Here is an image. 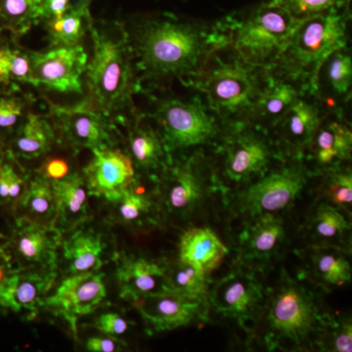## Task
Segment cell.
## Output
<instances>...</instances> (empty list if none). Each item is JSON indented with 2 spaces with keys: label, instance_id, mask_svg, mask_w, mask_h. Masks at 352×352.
<instances>
[{
  "label": "cell",
  "instance_id": "cell-18",
  "mask_svg": "<svg viewBox=\"0 0 352 352\" xmlns=\"http://www.w3.org/2000/svg\"><path fill=\"white\" fill-rule=\"evenodd\" d=\"M57 277V270L15 268L0 283V314L20 315L25 320L36 318Z\"/></svg>",
  "mask_w": 352,
  "mask_h": 352
},
{
  "label": "cell",
  "instance_id": "cell-21",
  "mask_svg": "<svg viewBox=\"0 0 352 352\" xmlns=\"http://www.w3.org/2000/svg\"><path fill=\"white\" fill-rule=\"evenodd\" d=\"M87 224L69 233L60 247L58 266L61 264L65 275L96 272L107 263L110 242L105 233Z\"/></svg>",
  "mask_w": 352,
  "mask_h": 352
},
{
  "label": "cell",
  "instance_id": "cell-19",
  "mask_svg": "<svg viewBox=\"0 0 352 352\" xmlns=\"http://www.w3.org/2000/svg\"><path fill=\"white\" fill-rule=\"evenodd\" d=\"M94 157L83 168L90 195L113 201L138 179L135 168L126 152L113 147L92 151Z\"/></svg>",
  "mask_w": 352,
  "mask_h": 352
},
{
  "label": "cell",
  "instance_id": "cell-45",
  "mask_svg": "<svg viewBox=\"0 0 352 352\" xmlns=\"http://www.w3.org/2000/svg\"><path fill=\"white\" fill-rule=\"evenodd\" d=\"M71 0H43L41 21L50 23L59 19L68 9Z\"/></svg>",
  "mask_w": 352,
  "mask_h": 352
},
{
  "label": "cell",
  "instance_id": "cell-27",
  "mask_svg": "<svg viewBox=\"0 0 352 352\" xmlns=\"http://www.w3.org/2000/svg\"><path fill=\"white\" fill-rule=\"evenodd\" d=\"M226 245L208 227H192L178 244V259L208 275L217 270L228 254Z\"/></svg>",
  "mask_w": 352,
  "mask_h": 352
},
{
  "label": "cell",
  "instance_id": "cell-11",
  "mask_svg": "<svg viewBox=\"0 0 352 352\" xmlns=\"http://www.w3.org/2000/svg\"><path fill=\"white\" fill-rule=\"evenodd\" d=\"M266 294L267 289L254 270L237 266L208 289V305L222 317L251 330L263 311Z\"/></svg>",
  "mask_w": 352,
  "mask_h": 352
},
{
  "label": "cell",
  "instance_id": "cell-29",
  "mask_svg": "<svg viewBox=\"0 0 352 352\" xmlns=\"http://www.w3.org/2000/svg\"><path fill=\"white\" fill-rule=\"evenodd\" d=\"M57 141V132L52 122L29 113L19 127L7 141L6 150L15 159L36 160L47 155Z\"/></svg>",
  "mask_w": 352,
  "mask_h": 352
},
{
  "label": "cell",
  "instance_id": "cell-16",
  "mask_svg": "<svg viewBox=\"0 0 352 352\" xmlns=\"http://www.w3.org/2000/svg\"><path fill=\"white\" fill-rule=\"evenodd\" d=\"M329 112L314 95L298 97L282 119L270 131L278 150L284 157H305L315 132Z\"/></svg>",
  "mask_w": 352,
  "mask_h": 352
},
{
  "label": "cell",
  "instance_id": "cell-23",
  "mask_svg": "<svg viewBox=\"0 0 352 352\" xmlns=\"http://www.w3.org/2000/svg\"><path fill=\"white\" fill-rule=\"evenodd\" d=\"M113 261H116V278L120 296L127 302L168 291L164 263L118 252Z\"/></svg>",
  "mask_w": 352,
  "mask_h": 352
},
{
  "label": "cell",
  "instance_id": "cell-49",
  "mask_svg": "<svg viewBox=\"0 0 352 352\" xmlns=\"http://www.w3.org/2000/svg\"><path fill=\"white\" fill-rule=\"evenodd\" d=\"M3 154H4V153H3ZM3 154H2L1 156H0V164H1L2 157H3Z\"/></svg>",
  "mask_w": 352,
  "mask_h": 352
},
{
  "label": "cell",
  "instance_id": "cell-30",
  "mask_svg": "<svg viewBox=\"0 0 352 352\" xmlns=\"http://www.w3.org/2000/svg\"><path fill=\"white\" fill-rule=\"evenodd\" d=\"M305 92L296 83L270 74V82L259 99L251 124L270 132Z\"/></svg>",
  "mask_w": 352,
  "mask_h": 352
},
{
  "label": "cell",
  "instance_id": "cell-40",
  "mask_svg": "<svg viewBox=\"0 0 352 352\" xmlns=\"http://www.w3.org/2000/svg\"><path fill=\"white\" fill-rule=\"evenodd\" d=\"M271 6L281 7L298 20L307 19L351 6V0H270Z\"/></svg>",
  "mask_w": 352,
  "mask_h": 352
},
{
  "label": "cell",
  "instance_id": "cell-31",
  "mask_svg": "<svg viewBox=\"0 0 352 352\" xmlns=\"http://www.w3.org/2000/svg\"><path fill=\"white\" fill-rule=\"evenodd\" d=\"M58 208L51 180L43 173L30 177L29 184L12 219L46 227H56Z\"/></svg>",
  "mask_w": 352,
  "mask_h": 352
},
{
  "label": "cell",
  "instance_id": "cell-9",
  "mask_svg": "<svg viewBox=\"0 0 352 352\" xmlns=\"http://www.w3.org/2000/svg\"><path fill=\"white\" fill-rule=\"evenodd\" d=\"M215 173L222 186L239 187L263 175L286 159L270 132L251 124L226 129L212 149Z\"/></svg>",
  "mask_w": 352,
  "mask_h": 352
},
{
  "label": "cell",
  "instance_id": "cell-33",
  "mask_svg": "<svg viewBox=\"0 0 352 352\" xmlns=\"http://www.w3.org/2000/svg\"><path fill=\"white\" fill-rule=\"evenodd\" d=\"M94 0H76L59 19L46 23L48 38L52 46L75 45L89 31L94 22L91 6Z\"/></svg>",
  "mask_w": 352,
  "mask_h": 352
},
{
  "label": "cell",
  "instance_id": "cell-41",
  "mask_svg": "<svg viewBox=\"0 0 352 352\" xmlns=\"http://www.w3.org/2000/svg\"><path fill=\"white\" fill-rule=\"evenodd\" d=\"M25 110V102L23 99L0 92V138L6 145L27 116Z\"/></svg>",
  "mask_w": 352,
  "mask_h": 352
},
{
  "label": "cell",
  "instance_id": "cell-5",
  "mask_svg": "<svg viewBox=\"0 0 352 352\" xmlns=\"http://www.w3.org/2000/svg\"><path fill=\"white\" fill-rule=\"evenodd\" d=\"M351 6L300 21L270 73L314 94L317 73L333 51L349 46Z\"/></svg>",
  "mask_w": 352,
  "mask_h": 352
},
{
  "label": "cell",
  "instance_id": "cell-15",
  "mask_svg": "<svg viewBox=\"0 0 352 352\" xmlns=\"http://www.w3.org/2000/svg\"><path fill=\"white\" fill-rule=\"evenodd\" d=\"M34 87L60 94H82V75L88 56L80 43L57 45L43 52H29Z\"/></svg>",
  "mask_w": 352,
  "mask_h": 352
},
{
  "label": "cell",
  "instance_id": "cell-8",
  "mask_svg": "<svg viewBox=\"0 0 352 352\" xmlns=\"http://www.w3.org/2000/svg\"><path fill=\"white\" fill-rule=\"evenodd\" d=\"M154 195L161 214L187 219L215 192H223L212 155L195 151L173 157L154 180Z\"/></svg>",
  "mask_w": 352,
  "mask_h": 352
},
{
  "label": "cell",
  "instance_id": "cell-34",
  "mask_svg": "<svg viewBox=\"0 0 352 352\" xmlns=\"http://www.w3.org/2000/svg\"><path fill=\"white\" fill-rule=\"evenodd\" d=\"M22 85H34L29 52L9 41H0V92L11 94Z\"/></svg>",
  "mask_w": 352,
  "mask_h": 352
},
{
  "label": "cell",
  "instance_id": "cell-7",
  "mask_svg": "<svg viewBox=\"0 0 352 352\" xmlns=\"http://www.w3.org/2000/svg\"><path fill=\"white\" fill-rule=\"evenodd\" d=\"M145 115L154 120L173 157L204 151L205 148L214 149L226 131L197 92L186 100L176 96L157 99L152 112Z\"/></svg>",
  "mask_w": 352,
  "mask_h": 352
},
{
  "label": "cell",
  "instance_id": "cell-3",
  "mask_svg": "<svg viewBox=\"0 0 352 352\" xmlns=\"http://www.w3.org/2000/svg\"><path fill=\"white\" fill-rule=\"evenodd\" d=\"M270 78L268 69L247 63L226 44L210 55L189 88L229 129L251 124Z\"/></svg>",
  "mask_w": 352,
  "mask_h": 352
},
{
  "label": "cell",
  "instance_id": "cell-48",
  "mask_svg": "<svg viewBox=\"0 0 352 352\" xmlns=\"http://www.w3.org/2000/svg\"><path fill=\"white\" fill-rule=\"evenodd\" d=\"M6 152V143H4L3 139L0 138V156Z\"/></svg>",
  "mask_w": 352,
  "mask_h": 352
},
{
  "label": "cell",
  "instance_id": "cell-46",
  "mask_svg": "<svg viewBox=\"0 0 352 352\" xmlns=\"http://www.w3.org/2000/svg\"><path fill=\"white\" fill-rule=\"evenodd\" d=\"M14 270H15V266H14L12 259H11V256H9L8 252H7L6 248L0 250V283H1Z\"/></svg>",
  "mask_w": 352,
  "mask_h": 352
},
{
  "label": "cell",
  "instance_id": "cell-32",
  "mask_svg": "<svg viewBox=\"0 0 352 352\" xmlns=\"http://www.w3.org/2000/svg\"><path fill=\"white\" fill-rule=\"evenodd\" d=\"M307 273L324 288L344 286L351 280V265L346 252L333 245H315L308 254Z\"/></svg>",
  "mask_w": 352,
  "mask_h": 352
},
{
  "label": "cell",
  "instance_id": "cell-25",
  "mask_svg": "<svg viewBox=\"0 0 352 352\" xmlns=\"http://www.w3.org/2000/svg\"><path fill=\"white\" fill-rule=\"evenodd\" d=\"M249 220L239 236L241 263H270L286 239L283 219L267 214Z\"/></svg>",
  "mask_w": 352,
  "mask_h": 352
},
{
  "label": "cell",
  "instance_id": "cell-39",
  "mask_svg": "<svg viewBox=\"0 0 352 352\" xmlns=\"http://www.w3.org/2000/svg\"><path fill=\"white\" fill-rule=\"evenodd\" d=\"M322 177L321 190L324 196L338 208L351 207L352 173L347 164L335 166L316 173Z\"/></svg>",
  "mask_w": 352,
  "mask_h": 352
},
{
  "label": "cell",
  "instance_id": "cell-10",
  "mask_svg": "<svg viewBox=\"0 0 352 352\" xmlns=\"http://www.w3.org/2000/svg\"><path fill=\"white\" fill-rule=\"evenodd\" d=\"M314 176L305 157H286L241 186L234 196V208L248 219L276 214L294 205Z\"/></svg>",
  "mask_w": 352,
  "mask_h": 352
},
{
  "label": "cell",
  "instance_id": "cell-44",
  "mask_svg": "<svg viewBox=\"0 0 352 352\" xmlns=\"http://www.w3.org/2000/svg\"><path fill=\"white\" fill-rule=\"evenodd\" d=\"M126 344L118 338L110 336H94L85 342V349L90 352H116L122 351Z\"/></svg>",
  "mask_w": 352,
  "mask_h": 352
},
{
  "label": "cell",
  "instance_id": "cell-36",
  "mask_svg": "<svg viewBox=\"0 0 352 352\" xmlns=\"http://www.w3.org/2000/svg\"><path fill=\"white\" fill-rule=\"evenodd\" d=\"M164 270L168 291L191 300L208 302L210 286L207 275L180 259L164 263Z\"/></svg>",
  "mask_w": 352,
  "mask_h": 352
},
{
  "label": "cell",
  "instance_id": "cell-22",
  "mask_svg": "<svg viewBox=\"0 0 352 352\" xmlns=\"http://www.w3.org/2000/svg\"><path fill=\"white\" fill-rule=\"evenodd\" d=\"M126 154L135 170L156 179L173 157L166 151L157 127L149 122L145 113L138 112L126 120Z\"/></svg>",
  "mask_w": 352,
  "mask_h": 352
},
{
  "label": "cell",
  "instance_id": "cell-6",
  "mask_svg": "<svg viewBox=\"0 0 352 352\" xmlns=\"http://www.w3.org/2000/svg\"><path fill=\"white\" fill-rule=\"evenodd\" d=\"M219 22L227 44L244 61L270 71L300 20L266 1L233 11Z\"/></svg>",
  "mask_w": 352,
  "mask_h": 352
},
{
  "label": "cell",
  "instance_id": "cell-43",
  "mask_svg": "<svg viewBox=\"0 0 352 352\" xmlns=\"http://www.w3.org/2000/svg\"><path fill=\"white\" fill-rule=\"evenodd\" d=\"M131 323L122 314L115 311L104 312L99 315L91 324L92 327L100 331L104 335L118 338L124 335L131 327Z\"/></svg>",
  "mask_w": 352,
  "mask_h": 352
},
{
  "label": "cell",
  "instance_id": "cell-13",
  "mask_svg": "<svg viewBox=\"0 0 352 352\" xmlns=\"http://www.w3.org/2000/svg\"><path fill=\"white\" fill-rule=\"evenodd\" d=\"M106 298L107 289L103 273L96 271L66 275L51 295L44 298L41 309L63 319L76 337L78 319L94 312Z\"/></svg>",
  "mask_w": 352,
  "mask_h": 352
},
{
  "label": "cell",
  "instance_id": "cell-1",
  "mask_svg": "<svg viewBox=\"0 0 352 352\" xmlns=\"http://www.w3.org/2000/svg\"><path fill=\"white\" fill-rule=\"evenodd\" d=\"M127 32L141 92L145 85L149 91L168 89L175 80L189 87L210 55L227 44L219 20L171 13L143 16Z\"/></svg>",
  "mask_w": 352,
  "mask_h": 352
},
{
  "label": "cell",
  "instance_id": "cell-28",
  "mask_svg": "<svg viewBox=\"0 0 352 352\" xmlns=\"http://www.w3.org/2000/svg\"><path fill=\"white\" fill-rule=\"evenodd\" d=\"M136 183L138 179L117 198L108 201L111 208L109 219L132 230H145L157 226L162 214L156 198L138 191Z\"/></svg>",
  "mask_w": 352,
  "mask_h": 352
},
{
  "label": "cell",
  "instance_id": "cell-37",
  "mask_svg": "<svg viewBox=\"0 0 352 352\" xmlns=\"http://www.w3.org/2000/svg\"><path fill=\"white\" fill-rule=\"evenodd\" d=\"M43 0H0V30L14 38L24 36L41 22Z\"/></svg>",
  "mask_w": 352,
  "mask_h": 352
},
{
  "label": "cell",
  "instance_id": "cell-26",
  "mask_svg": "<svg viewBox=\"0 0 352 352\" xmlns=\"http://www.w3.org/2000/svg\"><path fill=\"white\" fill-rule=\"evenodd\" d=\"M51 180L56 197L58 215L56 228L62 233L72 231L91 220L87 182L82 175L71 173Z\"/></svg>",
  "mask_w": 352,
  "mask_h": 352
},
{
  "label": "cell",
  "instance_id": "cell-24",
  "mask_svg": "<svg viewBox=\"0 0 352 352\" xmlns=\"http://www.w3.org/2000/svg\"><path fill=\"white\" fill-rule=\"evenodd\" d=\"M314 95L329 111H346L352 96V55L349 46L326 58L317 73Z\"/></svg>",
  "mask_w": 352,
  "mask_h": 352
},
{
  "label": "cell",
  "instance_id": "cell-35",
  "mask_svg": "<svg viewBox=\"0 0 352 352\" xmlns=\"http://www.w3.org/2000/svg\"><path fill=\"white\" fill-rule=\"evenodd\" d=\"M30 176L21 168L19 161L4 152L0 164V215L11 219L24 196Z\"/></svg>",
  "mask_w": 352,
  "mask_h": 352
},
{
  "label": "cell",
  "instance_id": "cell-17",
  "mask_svg": "<svg viewBox=\"0 0 352 352\" xmlns=\"http://www.w3.org/2000/svg\"><path fill=\"white\" fill-rule=\"evenodd\" d=\"M150 333L168 332L196 320L207 321L210 305L170 291L141 296L131 302Z\"/></svg>",
  "mask_w": 352,
  "mask_h": 352
},
{
  "label": "cell",
  "instance_id": "cell-20",
  "mask_svg": "<svg viewBox=\"0 0 352 352\" xmlns=\"http://www.w3.org/2000/svg\"><path fill=\"white\" fill-rule=\"evenodd\" d=\"M352 129L346 111H332L322 120L305 155L315 173L351 161Z\"/></svg>",
  "mask_w": 352,
  "mask_h": 352
},
{
  "label": "cell",
  "instance_id": "cell-14",
  "mask_svg": "<svg viewBox=\"0 0 352 352\" xmlns=\"http://www.w3.org/2000/svg\"><path fill=\"white\" fill-rule=\"evenodd\" d=\"M6 249L15 268L57 270L64 234L22 219H9Z\"/></svg>",
  "mask_w": 352,
  "mask_h": 352
},
{
  "label": "cell",
  "instance_id": "cell-12",
  "mask_svg": "<svg viewBox=\"0 0 352 352\" xmlns=\"http://www.w3.org/2000/svg\"><path fill=\"white\" fill-rule=\"evenodd\" d=\"M48 105L55 131L72 149L94 151L115 146V126L110 117L94 107L89 100L74 106Z\"/></svg>",
  "mask_w": 352,
  "mask_h": 352
},
{
  "label": "cell",
  "instance_id": "cell-38",
  "mask_svg": "<svg viewBox=\"0 0 352 352\" xmlns=\"http://www.w3.org/2000/svg\"><path fill=\"white\" fill-rule=\"evenodd\" d=\"M351 230V223L339 208L328 203L319 204L309 222V231L314 239L322 245L340 240Z\"/></svg>",
  "mask_w": 352,
  "mask_h": 352
},
{
  "label": "cell",
  "instance_id": "cell-4",
  "mask_svg": "<svg viewBox=\"0 0 352 352\" xmlns=\"http://www.w3.org/2000/svg\"><path fill=\"white\" fill-rule=\"evenodd\" d=\"M89 32L94 54L85 73L90 103L108 117L136 113L133 97L141 89L126 25L94 20Z\"/></svg>",
  "mask_w": 352,
  "mask_h": 352
},
{
  "label": "cell",
  "instance_id": "cell-2",
  "mask_svg": "<svg viewBox=\"0 0 352 352\" xmlns=\"http://www.w3.org/2000/svg\"><path fill=\"white\" fill-rule=\"evenodd\" d=\"M333 320L302 278L284 273L274 288L267 289L254 332L268 351H303L319 347Z\"/></svg>",
  "mask_w": 352,
  "mask_h": 352
},
{
  "label": "cell",
  "instance_id": "cell-47",
  "mask_svg": "<svg viewBox=\"0 0 352 352\" xmlns=\"http://www.w3.org/2000/svg\"><path fill=\"white\" fill-rule=\"evenodd\" d=\"M6 245V235L0 234V250L4 249Z\"/></svg>",
  "mask_w": 352,
  "mask_h": 352
},
{
  "label": "cell",
  "instance_id": "cell-42",
  "mask_svg": "<svg viewBox=\"0 0 352 352\" xmlns=\"http://www.w3.org/2000/svg\"><path fill=\"white\" fill-rule=\"evenodd\" d=\"M319 349L333 352L352 351V325L349 320H333L324 335Z\"/></svg>",
  "mask_w": 352,
  "mask_h": 352
}]
</instances>
